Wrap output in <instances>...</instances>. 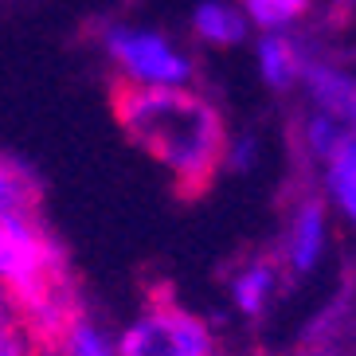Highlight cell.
Segmentation results:
<instances>
[{"label":"cell","instance_id":"4fadbf2b","mask_svg":"<svg viewBox=\"0 0 356 356\" xmlns=\"http://www.w3.org/2000/svg\"><path fill=\"white\" fill-rule=\"evenodd\" d=\"M251 157H254V141L251 137H235V141L227 145V165L231 168H247Z\"/></svg>","mask_w":356,"mask_h":356},{"label":"cell","instance_id":"30bf717a","mask_svg":"<svg viewBox=\"0 0 356 356\" xmlns=\"http://www.w3.org/2000/svg\"><path fill=\"white\" fill-rule=\"evenodd\" d=\"M305 137H309V149H314L325 165H329V161L345 149L348 137H353V122H348V118H337V114H325V110H321V114L309 122Z\"/></svg>","mask_w":356,"mask_h":356},{"label":"cell","instance_id":"277c9868","mask_svg":"<svg viewBox=\"0 0 356 356\" xmlns=\"http://www.w3.org/2000/svg\"><path fill=\"white\" fill-rule=\"evenodd\" d=\"M321 251H325V208L317 200H309V204L298 208V216H293V223H290L286 259H290V266L298 274H305L317 259H321Z\"/></svg>","mask_w":356,"mask_h":356},{"label":"cell","instance_id":"7c38bea8","mask_svg":"<svg viewBox=\"0 0 356 356\" xmlns=\"http://www.w3.org/2000/svg\"><path fill=\"white\" fill-rule=\"evenodd\" d=\"M63 353L67 356H122L110 341H106L102 333H98L95 325L86 321L83 314L71 321V329H67V337H63Z\"/></svg>","mask_w":356,"mask_h":356},{"label":"cell","instance_id":"8fae6325","mask_svg":"<svg viewBox=\"0 0 356 356\" xmlns=\"http://www.w3.org/2000/svg\"><path fill=\"white\" fill-rule=\"evenodd\" d=\"M247 20L266 28V32H282L286 24L302 20L309 12V0H243Z\"/></svg>","mask_w":356,"mask_h":356},{"label":"cell","instance_id":"9c48e42d","mask_svg":"<svg viewBox=\"0 0 356 356\" xmlns=\"http://www.w3.org/2000/svg\"><path fill=\"white\" fill-rule=\"evenodd\" d=\"M270 286H274V270L266 262H254L247 266L243 274H235V282H231V298L239 305L247 317H259L266 309V298H270Z\"/></svg>","mask_w":356,"mask_h":356},{"label":"cell","instance_id":"5b68a950","mask_svg":"<svg viewBox=\"0 0 356 356\" xmlns=\"http://www.w3.org/2000/svg\"><path fill=\"white\" fill-rule=\"evenodd\" d=\"M305 86L309 95L317 98L325 114H337V118H348L353 122L356 114V79L333 71V67H321V63H305Z\"/></svg>","mask_w":356,"mask_h":356},{"label":"cell","instance_id":"52a82bcc","mask_svg":"<svg viewBox=\"0 0 356 356\" xmlns=\"http://www.w3.org/2000/svg\"><path fill=\"white\" fill-rule=\"evenodd\" d=\"M259 71L274 90H286L298 74H305V59L298 55V47H293L290 35L266 32L259 40Z\"/></svg>","mask_w":356,"mask_h":356},{"label":"cell","instance_id":"6da1fadb","mask_svg":"<svg viewBox=\"0 0 356 356\" xmlns=\"http://www.w3.org/2000/svg\"><path fill=\"white\" fill-rule=\"evenodd\" d=\"M114 118L129 141L172 172L184 196H196L227 165L231 137L220 110L188 86H134L114 90Z\"/></svg>","mask_w":356,"mask_h":356},{"label":"cell","instance_id":"ba28073f","mask_svg":"<svg viewBox=\"0 0 356 356\" xmlns=\"http://www.w3.org/2000/svg\"><path fill=\"white\" fill-rule=\"evenodd\" d=\"M0 356H43L32 321L24 317L20 302L4 282H0Z\"/></svg>","mask_w":356,"mask_h":356},{"label":"cell","instance_id":"7a4b0ae2","mask_svg":"<svg viewBox=\"0 0 356 356\" xmlns=\"http://www.w3.org/2000/svg\"><path fill=\"white\" fill-rule=\"evenodd\" d=\"M122 356H211L208 325L196 314H188L184 305H153L149 314H141L129 325L122 341H118Z\"/></svg>","mask_w":356,"mask_h":356},{"label":"cell","instance_id":"8992f818","mask_svg":"<svg viewBox=\"0 0 356 356\" xmlns=\"http://www.w3.org/2000/svg\"><path fill=\"white\" fill-rule=\"evenodd\" d=\"M192 28H196L200 40L216 43V47H235V43L247 40V12L231 8L223 0H204L192 12Z\"/></svg>","mask_w":356,"mask_h":356},{"label":"cell","instance_id":"3957f363","mask_svg":"<svg viewBox=\"0 0 356 356\" xmlns=\"http://www.w3.org/2000/svg\"><path fill=\"white\" fill-rule=\"evenodd\" d=\"M106 55L114 59L134 86H184L192 79L188 55H180L165 35L114 24L106 32Z\"/></svg>","mask_w":356,"mask_h":356}]
</instances>
